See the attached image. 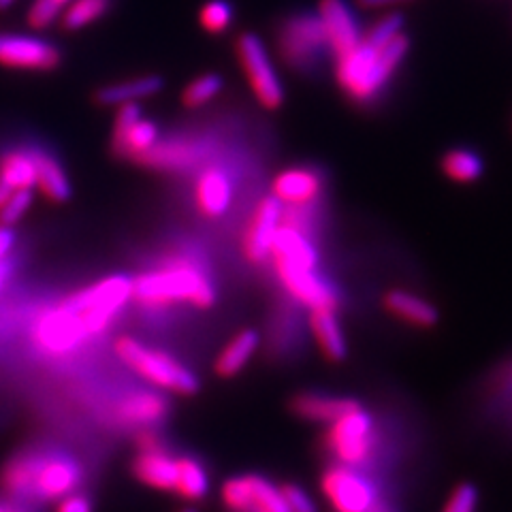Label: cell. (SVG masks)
<instances>
[{
	"instance_id": "cell-1",
	"label": "cell",
	"mask_w": 512,
	"mask_h": 512,
	"mask_svg": "<svg viewBox=\"0 0 512 512\" xmlns=\"http://www.w3.org/2000/svg\"><path fill=\"white\" fill-rule=\"evenodd\" d=\"M410 50V39L404 32L399 15H387L370 30L363 32L355 50L338 58L335 77L340 88L352 101L367 103L389 84Z\"/></svg>"
},
{
	"instance_id": "cell-2",
	"label": "cell",
	"mask_w": 512,
	"mask_h": 512,
	"mask_svg": "<svg viewBox=\"0 0 512 512\" xmlns=\"http://www.w3.org/2000/svg\"><path fill=\"white\" fill-rule=\"evenodd\" d=\"M131 299L143 310L152 312L167 310L175 303H190L203 310L214 306L216 286L203 261L190 254H178L137 276Z\"/></svg>"
},
{
	"instance_id": "cell-3",
	"label": "cell",
	"mask_w": 512,
	"mask_h": 512,
	"mask_svg": "<svg viewBox=\"0 0 512 512\" xmlns=\"http://www.w3.org/2000/svg\"><path fill=\"white\" fill-rule=\"evenodd\" d=\"M82 466L58 451H28L11 459L3 476V487L9 498L18 502H50L62 500L82 485Z\"/></svg>"
},
{
	"instance_id": "cell-4",
	"label": "cell",
	"mask_w": 512,
	"mask_h": 512,
	"mask_svg": "<svg viewBox=\"0 0 512 512\" xmlns=\"http://www.w3.org/2000/svg\"><path fill=\"white\" fill-rule=\"evenodd\" d=\"M133 280L126 276H111L107 280L96 282L82 293L69 297L60 308L69 314L71 323L82 338L101 333L107 329L111 320L122 310L124 303L131 299Z\"/></svg>"
},
{
	"instance_id": "cell-5",
	"label": "cell",
	"mask_w": 512,
	"mask_h": 512,
	"mask_svg": "<svg viewBox=\"0 0 512 512\" xmlns=\"http://www.w3.org/2000/svg\"><path fill=\"white\" fill-rule=\"evenodd\" d=\"M118 357L135 370L139 376L150 380L156 387L180 395H195L199 391V380L182 363L169 357L167 352L152 350L135 338H120L116 344Z\"/></svg>"
},
{
	"instance_id": "cell-6",
	"label": "cell",
	"mask_w": 512,
	"mask_h": 512,
	"mask_svg": "<svg viewBox=\"0 0 512 512\" xmlns=\"http://www.w3.org/2000/svg\"><path fill=\"white\" fill-rule=\"evenodd\" d=\"M280 56L291 69L308 71L329 52L327 37L318 15H295L280 30Z\"/></svg>"
},
{
	"instance_id": "cell-7",
	"label": "cell",
	"mask_w": 512,
	"mask_h": 512,
	"mask_svg": "<svg viewBox=\"0 0 512 512\" xmlns=\"http://www.w3.org/2000/svg\"><path fill=\"white\" fill-rule=\"evenodd\" d=\"M235 50L256 99L267 109H278L284 103V88L265 43L252 32H246L237 39Z\"/></svg>"
},
{
	"instance_id": "cell-8",
	"label": "cell",
	"mask_w": 512,
	"mask_h": 512,
	"mask_svg": "<svg viewBox=\"0 0 512 512\" xmlns=\"http://www.w3.org/2000/svg\"><path fill=\"white\" fill-rule=\"evenodd\" d=\"M327 446L342 461V466L355 468L367 461L374 448V421L361 406L331 423Z\"/></svg>"
},
{
	"instance_id": "cell-9",
	"label": "cell",
	"mask_w": 512,
	"mask_h": 512,
	"mask_svg": "<svg viewBox=\"0 0 512 512\" xmlns=\"http://www.w3.org/2000/svg\"><path fill=\"white\" fill-rule=\"evenodd\" d=\"M60 47L28 35L0 32V64L20 71H54L60 67Z\"/></svg>"
},
{
	"instance_id": "cell-10",
	"label": "cell",
	"mask_w": 512,
	"mask_h": 512,
	"mask_svg": "<svg viewBox=\"0 0 512 512\" xmlns=\"http://www.w3.org/2000/svg\"><path fill=\"white\" fill-rule=\"evenodd\" d=\"M320 487L335 512H370L376 506L374 485L348 466L329 468Z\"/></svg>"
},
{
	"instance_id": "cell-11",
	"label": "cell",
	"mask_w": 512,
	"mask_h": 512,
	"mask_svg": "<svg viewBox=\"0 0 512 512\" xmlns=\"http://www.w3.org/2000/svg\"><path fill=\"white\" fill-rule=\"evenodd\" d=\"M318 20L323 24L329 52L335 60L352 52L361 43L363 32L352 11L344 0H320Z\"/></svg>"
},
{
	"instance_id": "cell-12",
	"label": "cell",
	"mask_w": 512,
	"mask_h": 512,
	"mask_svg": "<svg viewBox=\"0 0 512 512\" xmlns=\"http://www.w3.org/2000/svg\"><path fill=\"white\" fill-rule=\"evenodd\" d=\"M278 278L284 284L288 295L295 297L310 310H335L340 295L335 288L318 274V269H297V267H276Z\"/></svg>"
},
{
	"instance_id": "cell-13",
	"label": "cell",
	"mask_w": 512,
	"mask_h": 512,
	"mask_svg": "<svg viewBox=\"0 0 512 512\" xmlns=\"http://www.w3.org/2000/svg\"><path fill=\"white\" fill-rule=\"evenodd\" d=\"M284 205L276 197H265L250 218L244 233V254L250 263L261 265L271 259V244L282 224Z\"/></svg>"
},
{
	"instance_id": "cell-14",
	"label": "cell",
	"mask_w": 512,
	"mask_h": 512,
	"mask_svg": "<svg viewBox=\"0 0 512 512\" xmlns=\"http://www.w3.org/2000/svg\"><path fill=\"white\" fill-rule=\"evenodd\" d=\"M158 141V131L150 120L141 118V109L137 103L120 105L114 126V143L111 148L118 156L139 158L146 154Z\"/></svg>"
},
{
	"instance_id": "cell-15",
	"label": "cell",
	"mask_w": 512,
	"mask_h": 512,
	"mask_svg": "<svg viewBox=\"0 0 512 512\" xmlns=\"http://www.w3.org/2000/svg\"><path fill=\"white\" fill-rule=\"evenodd\" d=\"M323 192V175L308 167L282 171L274 180V197L284 207L312 205Z\"/></svg>"
},
{
	"instance_id": "cell-16",
	"label": "cell",
	"mask_w": 512,
	"mask_h": 512,
	"mask_svg": "<svg viewBox=\"0 0 512 512\" xmlns=\"http://www.w3.org/2000/svg\"><path fill=\"white\" fill-rule=\"evenodd\" d=\"M195 199H197L199 212L203 216L220 218L229 210L231 199H233V182L229 178V173L222 167L203 169L197 180Z\"/></svg>"
},
{
	"instance_id": "cell-17",
	"label": "cell",
	"mask_w": 512,
	"mask_h": 512,
	"mask_svg": "<svg viewBox=\"0 0 512 512\" xmlns=\"http://www.w3.org/2000/svg\"><path fill=\"white\" fill-rule=\"evenodd\" d=\"M133 472L143 485L158 491H173L178 480V459L171 457L165 446L141 451L133 463Z\"/></svg>"
},
{
	"instance_id": "cell-18",
	"label": "cell",
	"mask_w": 512,
	"mask_h": 512,
	"mask_svg": "<svg viewBox=\"0 0 512 512\" xmlns=\"http://www.w3.org/2000/svg\"><path fill=\"white\" fill-rule=\"evenodd\" d=\"M203 156V148L195 141H156L154 146L137 160L141 165L152 169H186L197 165Z\"/></svg>"
},
{
	"instance_id": "cell-19",
	"label": "cell",
	"mask_w": 512,
	"mask_h": 512,
	"mask_svg": "<svg viewBox=\"0 0 512 512\" xmlns=\"http://www.w3.org/2000/svg\"><path fill=\"white\" fill-rule=\"evenodd\" d=\"M169 412L167 399L154 393V391H139L126 395L120 406H118V416L120 421L126 425H139V427H152L160 423Z\"/></svg>"
},
{
	"instance_id": "cell-20",
	"label": "cell",
	"mask_w": 512,
	"mask_h": 512,
	"mask_svg": "<svg viewBox=\"0 0 512 512\" xmlns=\"http://www.w3.org/2000/svg\"><path fill=\"white\" fill-rule=\"evenodd\" d=\"M293 412L301 419L316 421V423H335L344 414L357 410L359 404L355 399L346 397H331V395H316V393H301L293 399Z\"/></svg>"
},
{
	"instance_id": "cell-21",
	"label": "cell",
	"mask_w": 512,
	"mask_h": 512,
	"mask_svg": "<svg viewBox=\"0 0 512 512\" xmlns=\"http://www.w3.org/2000/svg\"><path fill=\"white\" fill-rule=\"evenodd\" d=\"M384 308L404 323L414 327H434L438 323V310L429 301L406 291H389L384 295Z\"/></svg>"
},
{
	"instance_id": "cell-22",
	"label": "cell",
	"mask_w": 512,
	"mask_h": 512,
	"mask_svg": "<svg viewBox=\"0 0 512 512\" xmlns=\"http://www.w3.org/2000/svg\"><path fill=\"white\" fill-rule=\"evenodd\" d=\"M310 327L320 352L331 361L346 359V338L335 310H312Z\"/></svg>"
},
{
	"instance_id": "cell-23",
	"label": "cell",
	"mask_w": 512,
	"mask_h": 512,
	"mask_svg": "<svg viewBox=\"0 0 512 512\" xmlns=\"http://www.w3.org/2000/svg\"><path fill=\"white\" fill-rule=\"evenodd\" d=\"M160 90H163V79L160 77H156V75L135 77V79H128V82L101 88L99 92H96V103L128 105V103H137L141 99H148V96H154Z\"/></svg>"
},
{
	"instance_id": "cell-24",
	"label": "cell",
	"mask_w": 512,
	"mask_h": 512,
	"mask_svg": "<svg viewBox=\"0 0 512 512\" xmlns=\"http://www.w3.org/2000/svg\"><path fill=\"white\" fill-rule=\"evenodd\" d=\"M32 160L37 169V186L43 195L56 203L67 201L71 197V186L58 160L41 150H32Z\"/></svg>"
},
{
	"instance_id": "cell-25",
	"label": "cell",
	"mask_w": 512,
	"mask_h": 512,
	"mask_svg": "<svg viewBox=\"0 0 512 512\" xmlns=\"http://www.w3.org/2000/svg\"><path fill=\"white\" fill-rule=\"evenodd\" d=\"M256 348H259V335H256V331L246 329L237 333L216 359V374L222 378H231L237 372H242Z\"/></svg>"
},
{
	"instance_id": "cell-26",
	"label": "cell",
	"mask_w": 512,
	"mask_h": 512,
	"mask_svg": "<svg viewBox=\"0 0 512 512\" xmlns=\"http://www.w3.org/2000/svg\"><path fill=\"white\" fill-rule=\"evenodd\" d=\"M0 182L15 190H32L37 186V169L32 152H11L0 160Z\"/></svg>"
},
{
	"instance_id": "cell-27",
	"label": "cell",
	"mask_w": 512,
	"mask_h": 512,
	"mask_svg": "<svg viewBox=\"0 0 512 512\" xmlns=\"http://www.w3.org/2000/svg\"><path fill=\"white\" fill-rule=\"evenodd\" d=\"M210 489V476H207L201 461L192 457L178 459V480H175V493L184 500L197 502Z\"/></svg>"
},
{
	"instance_id": "cell-28",
	"label": "cell",
	"mask_w": 512,
	"mask_h": 512,
	"mask_svg": "<svg viewBox=\"0 0 512 512\" xmlns=\"http://www.w3.org/2000/svg\"><path fill=\"white\" fill-rule=\"evenodd\" d=\"M442 171L453 182L468 184L483 175V158L470 150H453L442 158Z\"/></svg>"
},
{
	"instance_id": "cell-29",
	"label": "cell",
	"mask_w": 512,
	"mask_h": 512,
	"mask_svg": "<svg viewBox=\"0 0 512 512\" xmlns=\"http://www.w3.org/2000/svg\"><path fill=\"white\" fill-rule=\"evenodd\" d=\"M114 0H71L62 11V26L67 30H82L92 22L101 20L111 9Z\"/></svg>"
},
{
	"instance_id": "cell-30",
	"label": "cell",
	"mask_w": 512,
	"mask_h": 512,
	"mask_svg": "<svg viewBox=\"0 0 512 512\" xmlns=\"http://www.w3.org/2000/svg\"><path fill=\"white\" fill-rule=\"evenodd\" d=\"M250 480V512H291L278 487L263 476H248Z\"/></svg>"
},
{
	"instance_id": "cell-31",
	"label": "cell",
	"mask_w": 512,
	"mask_h": 512,
	"mask_svg": "<svg viewBox=\"0 0 512 512\" xmlns=\"http://www.w3.org/2000/svg\"><path fill=\"white\" fill-rule=\"evenodd\" d=\"M222 77L216 73H205L197 79H192V82L186 86V90L182 92V103L188 109H197L203 107L210 101H214L216 96L222 90Z\"/></svg>"
},
{
	"instance_id": "cell-32",
	"label": "cell",
	"mask_w": 512,
	"mask_h": 512,
	"mask_svg": "<svg viewBox=\"0 0 512 512\" xmlns=\"http://www.w3.org/2000/svg\"><path fill=\"white\" fill-rule=\"evenodd\" d=\"M199 22L207 32L220 35V32L227 30L233 22V7L227 0H210V3H205L201 7Z\"/></svg>"
},
{
	"instance_id": "cell-33",
	"label": "cell",
	"mask_w": 512,
	"mask_h": 512,
	"mask_svg": "<svg viewBox=\"0 0 512 512\" xmlns=\"http://www.w3.org/2000/svg\"><path fill=\"white\" fill-rule=\"evenodd\" d=\"M222 502L233 512H250V480L235 476L222 487Z\"/></svg>"
},
{
	"instance_id": "cell-34",
	"label": "cell",
	"mask_w": 512,
	"mask_h": 512,
	"mask_svg": "<svg viewBox=\"0 0 512 512\" xmlns=\"http://www.w3.org/2000/svg\"><path fill=\"white\" fill-rule=\"evenodd\" d=\"M62 7L54 0H35L28 7V26L35 28V30H45L50 28L54 22H58L62 18Z\"/></svg>"
},
{
	"instance_id": "cell-35",
	"label": "cell",
	"mask_w": 512,
	"mask_h": 512,
	"mask_svg": "<svg viewBox=\"0 0 512 512\" xmlns=\"http://www.w3.org/2000/svg\"><path fill=\"white\" fill-rule=\"evenodd\" d=\"M32 205V190H15L11 199L5 203L3 210H0V224L9 227V224L18 222Z\"/></svg>"
},
{
	"instance_id": "cell-36",
	"label": "cell",
	"mask_w": 512,
	"mask_h": 512,
	"mask_svg": "<svg viewBox=\"0 0 512 512\" xmlns=\"http://www.w3.org/2000/svg\"><path fill=\"white\" fill-rule=\"evenodd\" d=\"M478 493L472 485H459L448 498L442 512H476Z\"/></svg>"
},
{
	"instance_id": "cell-37",
	"label": "cell",
	"mask_w": 512,
	"mask_h": 512,
	"mask_svg": "<svg viewBox=\"0 0 512 512\" xmlns=\"http://www.w3.org/2000/svg\"><path fill=\"white\" fill-rule=\"evenodd\" d=\"M280 491H282L286 506L291 512H316L314 502L308 498L303 489H299L295 485H284Z\"/></svg>"
},
{
	"instance_id": "cell-38",
	"label": "cell",
	"mask_w": 512,
	"mask_h": 512,
	"mask_svg": "<svg viewBox=\"0 0 512 512\" xmlns=\"http://www.w3.org/2000/svg\"><path fill=\"white\" fill-rule=\"evenodd\" d=\"M58 512H92V502L82 493H71L67 498H62Z\"/></svg>"
},
{
	"instance_id": "cell-39",
	"label": "cell",
	"mask_w": 512,
	"mask_h": 512,
	"mask_svg": "<svg viewBox=\"0 0 512 512\" xmlns=\"http://www.w3.org/2000/svg\"><path fill=\"white\" fill-rule=\"evenodd\" d=\"M15 246V235L7 229V227H0V263L9 259V252Z\"/></svg>"
},
{
	"instance_id": "cell-40",
	"label": "cell",
	"mask_w": 512,
	"mask_h": 512,
	"mask_svg": "<svg viewBox=\"0 0 512 512\" xmlns=\"http://www.w3.org/2000/svg\"><path fill=\"white\" fill-rule=\"evenodd\" d=\"M402 3H412V0H359V5L367 9H382L391 5H402Z\"/></svg>"
},
{
	"instance_id": "cell-41",
	"label": "cell",
	"mask_w": 512,
	"mask_h": 512,
	"mask_svg": "<svg viewBox=\"0 0 512 512\" xmlns=\"http://www.w3.org/2000/svg\"><path fill=\"white\" fill-rule=\"evenodd\" d=\"M0 512H32L24 502H0Z\"/></svg>"
},
{
	"instance_id": "cell-42",
	"label": "cell",
	"mask_w": 512,
	"mask_h": 512,
	"mask_svg": "<svg viewBox=\"0 0 512 512\" xmlns=\"http://www.w3.org/2000/svg\"><path fill=\"white\" fill-rule=\"evenodd\" d=\"M11 195H13V190L7 184L0 182V210H3L5 203L11 199Z\"/></svg>"
},
{
	"instance_id": "cell-43",
	"label": "cell",
	"mask_w": 512,
	"mask_h": 512,
	"mask_svg": "<svg viewBox=\"0 0 512 512\" xmlns=\"http://www.w3.org/2000/svg\"><path fill=\"white\" fill-rule=\"evenodd\" d=\"M9 274H11V263H9V261H3V263H0V288L5 286Z\"/></svg>"
},
{
	"instance_id": "cell-44",
	"label": "cell",
	"mask_w": 512,
	"mask_h": 512,
	"mask_svg": "<svg viewBox=\"0 0 512 512\" xmlns=\"http://www.w3.org/2000/svg\"><path fill=\"white\" fill-rule=\"evenodd\" d=\"M15 3V0H0V11H5V9H9L11 5Z\"/></svg>"
},
{
	"instance_id": "cell-45",
	"label": "cell",
	"mask_w": 512,
	"mask_h": 512,
	"mask_svg": "<svg viewBox=\"0 0 512 512\" xmlns=\"http://www.w3.org/2000/svg\"><path fill=\"white\" fill-rule=\"evenodd\" d=\"M54 3H58V5L64 9V7H67V5L71 3V0H54Z\"/></svg>"
},
{
	"instance_id": "cell-46",
	"label": "cell",
	"mask_w": 512,
	"mask_h": 512,
	"mask_svg": "<svg viewBox=\"0 0 512 512\" xmlns=\"http://www.w3.org/2000/svg\"><path fill=\"white\" fill-rule=\"evenodd\" d=\"M370 512H389L387 508H382V506H374Z\"/></svg>"
},
{
	"instance_id": "cell-47",
	"label": "cell",
	"mask_w": 512,
	"mask_h": 512,
	"mask_svg": "<svg viewBox=\"0 0 512 512\" xmlns=\"http://www.w3.org/2000/svg\"><path fill=\"white\" fill-rule=\"evenodd\" d=\"M184 512H195V510H184Z\"/></svg>"
}]
</instances>
